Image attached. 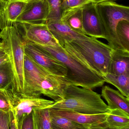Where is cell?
<instances>
[{
    "mask_svg": "<svg viewBox=\"0 0 129 129\" xmlns=\"http://www.w3.org/2000/svg\"><path fill=\"white\" fill-rule=\"evenodd\" d=\"M63 47L99 76L108 73L113 50L108 44L87 36L66 42Z\"/></svg>",
    "mask_w": 129,
    "mask_h": 129,
    "instance_id": "1",
    "label": "cell"
},
{
    "mask_svg": "<svg viewBox=\"0 0 129 129\" xmlns=\"http://www.w3.org/2000/svg\"><path fill=\"white\" fill-rule=\"evenodd\" d=\"M31 44L65 66L67 69V74L64 78L68 84L92 89L101 87L105 82L102 77L66 51L60 45L50 46Z\"/></svg>",
    "mask_w": 129,
    "mask_h": 129,
    "instance_id": "2",
    "label": "cell"
},
{
    "mask_svg": "<svg viewBox=\"0 0 129 129\" xmlns=\"http://www.w3.org/2000/svg\"><path fill=\"white\" fill-rule=\"evenodd\" d=\"M50 108L89 114L108 113L110 111L100 94L71 84L66 85L62 99Z\"/></svg>",
    "mask_w": 129,
    "mask_h": 129,
    "instance_id": "3",
    "label": "cell"
},
{
    "mask_svg": "<svg viewBox=\"0 0 129 129\" xmlns=\"http://www.w3.org/2000/svg\"><path fill=\"white\" fill-rule=\"evenodd\" d=\"M2 42L6 53L13 74L11 89L13 91L23 94L25 89L24 77V41L16 23L1 30Z\"/></svg>",
    "mask_w": 129,
    "mask_h": 129,
    "instance_id": "4",
    "label": "cell"
},
{
    "mask_svg": "<svg viewBox=\"0 0 129 129\" xmlns=\"http://www.w3.org/2000/svg\"><path fill=\"white\" fill-rule=\"evenodd\" d=\"M96 7L108 45L114 50L124 49L117 37L116 28L120 20L129 21V7L109 1L96 4Z\"/></svg>",
    "mask_w": 129,
    "mask_h": 129,
    "instance_id": "5",
    "label": "cell"
},
{
    "mask_svg": "<svg viewBox=\"0 0 129 129\" xmlns=\"http://www.w3.org/2000/svg\"><path fill=\"white\" fill-rule=\"evenodd\" d=\"M6 91L15 113L17 127L24 117L32 111L50 108L55 102L40 96L17 93L11 88L6 90Z\"/></svg>",
    "mask_w": 129,
    "mask_h": 129,
    "instance_id": "6",
    "label": "cell"
},
{
    "mask_svg": "<svg viewBox=\"0 0 129 129\" xmlns=\"http://www.w3.org/2000/svg\"><path fill=\"white\" fill-rule=\"evenodd\" d=\"M16 23L24 42L50 46L59 45L46 23Z\"/></svg>",
    "mask_w": 129,
    "mask_h": 129,
    "instance_id": "7",
    "label": "cell"
},
{
    "mask_svg": "<svg viewBox=\"0 0 129 129\" xmlns=\"http://www.w3.org/2000/svg\"><path fill=\"white\" fill-rule=\"evenodd\" d=\"M24 53L35 63L51 74L65 77L67 69L60 62L29 42H24Z\"/></svg>",
    "mask_w": 129,
    "mask_h": 129,
    "instance_id": "8",
    "label": "cell"
},
{
    "mask_svg": "<svg viewBox=\"0 0 129 129\" xmlns=\"http://www.w3.org/2000/svg\"><path fill=\"white\" fill-rule=\"evenodd\" d=\"M48 14L49 6L47 0L27 2L23 11L17 19L16 23H45Z\"/></svg>",
    "mask_w": 129,
    "mask_h": 129,
    "instance_id": "9",
    "label": "cell"
},
{
    "mask_svg": "<svg viewBox=\"0 0 129 129\" xmlns=\"http://www.w3.org/2000/svg\"><path fill=\"white\" fill-rule=\"evenodd\" d=\"M83 26L85 35L92 38L105 39V36L96 7L91 2L83 7Z\"/></svg>",
    "mask_w": 129,
    "mask_h": 129,
    "instance_id": "10",
    "label": "cell"
},
{
    "mask_svg": "<svg viewBox=\"0 0 129 129\" xmlns=\"http://www.w3.org/2000/svg\"><path fill=\"white\" fill-rule=\"evenodd\" d=\"M48 109L50 111L55 114L82 125L85 129L104 124L108 113L85 114L68 111L55 110L53 108Z\"/></svg>",
    "mask_w": 129,
    "mask_h": 129,
    "instance_id": "11",
    "label": "cell"
},
{
    "mask_svg": "<svg viewBox=\"0 0 129 129\" xmlns=\"http://www.w3.org/2000/svg\"><path fill=\"white\" fill-rule=\"evenodd\" d=\"M45 23L55 40L62 47L66 42L87 36L75 31L60 20H47Z\"/></svg>",
    "mask_w": 129,
    "mask_h": 129,
    "instance_id": "12",
    "label": "cell"
},
{
    "mask_svg": "<svg viewBox=\"0 0 129 129\" xmlns=\"http://www.w3.org/2000/svg\"><path fill=\"white\" fill-rule=\"evenodd\" d=\"M25 0H12L0 10V29L12 25L27 4Z\"/></svg>",
    "mask_w": 129,
    "mask_h": 129,
    "instance_id": "13",
    "label": "cell"
},
{
    "mask_svg": "<svg viewBox=\"0 0 129 129\" xmlns=\"http://www.w3.org/2000/svg\"><path fill=\"white\" fill-rule=\"evenodd\" d=\"M101 95L107 102L110 110L119 109L129 114V99L108 86L103 87Z\"/></svg>",
    "mask_w": 129,
    "mask_h": 129,
    "instance_id": "14",
    "label": "cell"
},
{
    "mask_svg": "<svg viewBox=\"0 0 129 129\" xmlns=\"http://www.w3.org/2000/svg\"><path fill=\"white\" fill-rule=\"evenodd\" d=\"M108 73L119 75L129 74V51L124 49H113Z\"/></svg>",
    "mask_w": 129,
    "mask_h": 129,
    "instance_id": "15",
    "label": "cell"
},
{
    "mask_svg": "<svg viewBox=\"0 0 129 129\" xmlns=\"http://www.w3.org/2000/svg\"><path fill=\"white\" fill-rule=\"evenodd\" d=\"M83 7L64 11L62 14L60 20L75 31L85 35L83 26Z\"/></svg>",
    "mask_w": 129,
    "mask_h": 129,
    "instance_id": "16",
    "label": "cell"
},
{
    "mask_svg": "<svg viewBox=\"0 0 129 129\" xmlns=\"http://www.w3.org/2000/svg\"><path fill=\"white\" fill-rule=\"evenodd\" d=\"M106 128L120 129L129 126V114L119 109L111 110L104 122Z\"/></svg>",
    "mask_w": 129,
    "mask_h": 129,
    "instance_id": "17",
    "label": "cell"
},
{
    "mask_svg": "<svg viewBox=\"0 0 129 129\" xmlns=\"http://www.w3.org/2000/svg\"><path fill=\"white\" fill-rule=\"evenodd\" d=\"M103 78L106 82L113 85L121 94L129 99V74L117 75L106 74Z\"/></svg>",
    "mask_w": 129,
    "mask_h": 129,
    "instance_id": "18",
    "label": "cell"
},
{
    "mask_svg": "<svg viewBox=\"0 0 129 129\" xmlns=\"http://www.w3.org/2000/svg\"><path fill=\"white\" fill-rule=\"evenodd\" d=\"M49 111L52 129H85L82 125Z\"/></svg>",
    "mask_w": 129,
    "mask_h": 129,
    "instance_id": "19",
    "label": "cell"
},
{
    "mask_svg": "<svg viewBox=\"0 0 129 129\" xmlns=\"http://www.w3.org/2000/svg\"><path fill=\"white\" fill-rule=\"evenodd\" d=\"M35 129H52L49 109L34 110Z\"/></svg>",
    "mask_w": 129,
    "mask_h": 129,
    "instance_id": "20",
    "label": "cell"
},
{
    "mask_svg": "<svg viewBox=\"0 0 129 129\" xmlns=\"http://www.w3.org/2000/svg\"><path fill=\"white\" fill-rule=\"evenodd\" d=\"M116 32L123 48L129 51V21L120 20L116 28Z\"/></svg>",
    "mask_w": 129,
    "mask_h": 129,
    "instance_id": "21",
    "label": "cell"
},
{
    "mask_svg": "<svg viewBox=\"0 0 129 129\" xmlns=\"http://www.w3.org/2000/svg\"><path fill=\"white\" fill-rule=\"evenodd\" d=\"M13 80L10 62L0 66V89L7 90L11 88Z\"/></svg>",
    "mask_w": 129,
    "mask_h": 129,
    "instance_id": "22",
    "label": "cell"
},
{
    "mask_svg": "<svg viewBox=\"0 0 129 129\" xmlns=\"http://www.w3.org/2000/svg\"><path fill=\"white\" fill-rule=\"evenodd\" d=\"M49 6V14L47 20H60L62 16V0H47Z\"/></svg>",
    "mask_w": 129,
    "mask_h": 129,
    "instance_id": "23",
    "label": "cell"
},
{
    "mask_svg": "<svg viewBox=\"0 0 129 129\" xmlns=\"http://www.w3.org/2000/svg\"><path fill=\"white\" fill-rule=\"evenodd\" d=\"M91 2L90 0H62V12L63 13L70 9L83 7Z\"/></svg>",
    "mask_w": 129,
    "mask_h": 129,
    "instance_id": "24",
    "label": "cell"
},
{
    "mask_svg": "<svg viewBox=\"0 0 129 129\" xmlns=\"http://www.w3.org/2000/svg\"><path fill=\"white\" fill-rule=\"evenodd\" d=\"M12 109L6 90L0 89V111L9 112Z\"/></svg>",
    "mask_w": 129,
    "mask_h": 129,
    "instance_id": "25",
    "label": "cell"
},
{
    "mask_svg": "<svg viewBox=\"0 0 129 129\" xmlns=\"http://www.w3.org/2000/svg\"><path fill=\"white\" fill-rule=\"evenodd\" d=\"M33 111L23 119L18 129H35Z\"/></svg>",
    "mask_w": 129,
    "mask_h": 129,
    "instance_id": "26",
    "label": "cell"
},
{
    "mask_svg": "<svg viewBox=\"0 0 129 129\" xmlns=\"http://www.w3.org/2000/svg\"><path fill=\"white\" fill-rule=\"evenodd\" d=\"M0 129H10L9 112L0 111Z\"/></svg>",
    "mask_w": 129,
    "mask_h": 129,
    "instance_id": "27",
    "label": "cell"
},
{
    "mask_svg": "<svg viewBox=\"0 0 129 129\" xmlns=\"http://www.w3.org/2000/svg\"><path fill=\"white\" fill-rule=\"evenodd\" d=\"M10 129H18L15 113L13 109L9 111Z\"/></svg>",
    "mask_w": 129,
    "mask_h": 129,
    "instance_id": "28",
    "label": "cell"
},
{
    "mask_svg": "<svg viewBox=\"0 0 129 129\" xmlns=\"http://www.w3.org/2000/svg\"><path fill=\"white\" fill-rule=\"evenodd\" d=\"M9 62V57L7 53L4 56L0 57V66Z\"/></svg>",
    "mask_w": 129,
    "mask_h": 129,
    "instance_id": "29",
    "label": "cell"
},
{
    "mask_svg": "<svg viewBox=\"0 0 129 129\" xmlns=\"http://www.w3.org/2000/svg\"><path fill=\"white\" fill-rule=\"evenodd\" d=\"M12 0H0V10H2Z\"/></svg>",
    "mask_w": 129,
    "mask_h": 129,
    "instance_id": "30",
    "label": "cell"
},
{
    "mask_svg": "<svg viewBox=\"0 0 129 129\" xmlns=\"http://www.w3.org/2000/svg\"><path fill=\"white\" fill-rule=\"evenodd\" d=\"M85 129H114L111 128H106L105 127L104 124L102 125H98L95 126H91Z\"/></svg>",
    "mask_w": 129,
    "mask_h": 129,
    "instance_id": "31",
    "label": "cell"
},
{
    "mask_svg": "<svg viewBox=\"0 0 129 129\" xmlns=\"http://www.w3.org/2000/svg\"><path fill=\"white\" fill-rule=\"evenodd\" d=\"M92 2L95 4H98L100 2H103L107 1H115V0H90Z\"/></svg>",
    "mask_w": 129,
    "mask_h": 129,
    "instance_id": "32",
    "label": "cell"
},
{
    "mask_svg": "<svg viewBox=\"0 0 129 129\" xmlns=\"http://www.w3.org/2000/svg\"><path fill=\"white\" fill-rule=\"evenodd\" d=\"M6 54V51L5 50L4 48H2V49L0 50V57L4 56Z\"/></svg>",
    "mask_w": 129,
    "mask_h": 129,
    "instance_id": "33",
    "label": "cell"
},
{
    "mask_svg": "<svg viewBox=\"0 0 129 129\" xmlns=\"http://www.w3.org/2000/svg\"><path fill=\"white\" fill-rule=\"evenodd\" d=\"M25 1L27 2H31L37 1H41V0H25Z\"/></svg>",
    "mask_w": 129,
    "mask_h": 129,
    "instance_id": "34",
    "label": "cell"
},
{
    "mask_svg": "<svg viewBox=\"0 0 129 129\" xmlns=\"http://www.w3.org/2000/svg\"><path fill=\"white\" fill-rule=\"evenodd\" d=\"M3 44L2 42L1 41H0V46H3Z\"/></svg>",
    "mask_w": 129,
    "mask_h": 129,
    "instance_id": "35",
    "label": "cell"
},
{
    "mask_svg": "<svg viewBox=\"0 0 129 129\" xmlns=\"http://www.w3.org/2000/svg\"><path fill=\"white\" fill-rule=\"evenodd\" d=\"M120 129H129V126H128V127H125V128H123Z\"/></svg>",
    "mask_w": 129,
    "mask_h": 129,
    "instance_id": "36",
    "label": "cell"
},
{
    "mask_svg": "<svg viewBox=\"0 0 129 129\" xmlns=\"http://www.w3.org/2000/svg\"><path fill=\"white\" fill-rule=\"evenodd\" d=\"M4 48V45H3V46H0V50H1V49H2V48Z\"/></svg>",
    "mask_w": 129,
    "mask_h": 129,
    "instance_id": "37",
    "label": "cell"
},
{
    "mask_svg": "<svg viewBox=\"0 0 129 129\" xmlns=\"http://www.w3.org/2000/svg\"><path fill=\"white\" fill-rule=\"evenodd\" d=\"M0 38H1V36H0Z\"/></svg>",
    "mask_w": 129,
    "mask_h": 129,
    "instance_id": "38",
    "label": "cell"
}]
</instances>
